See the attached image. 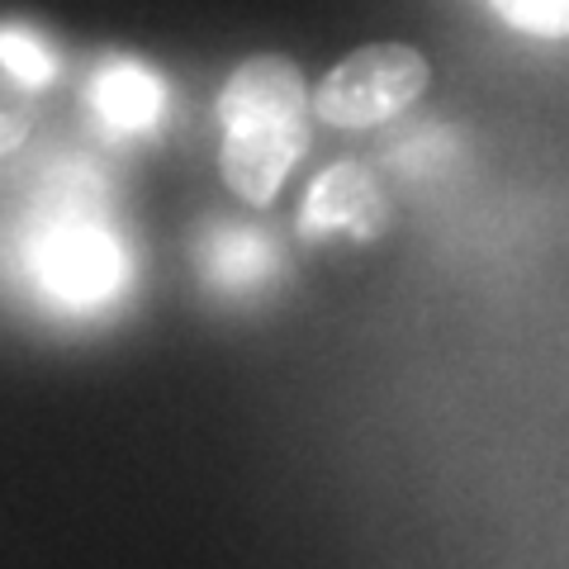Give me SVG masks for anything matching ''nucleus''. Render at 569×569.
I'll list each match as a JSON object with an SVG mask.
<instances>
[{
	"label": "nucleus",
	"mask_w": 569,
	"mask_h": 569,
	"mask_svg": "<svg viewBox=\"0 0 569 569\" xmlns=\"http://www.w3.org/2000/svg\"><path fill=\"white\" fill-rule=\"evenodd\" d=\"M385 219L380 186L361 162H337L309 186L299 233L305 238H376Z\"/></svg>",
	"instance_id": "nucleus-6"
},
{
	"label": "nucleus",
	"mask_w": 569,
	"mask_h": 569,
	"mask_svg": "<svg viewBox=\"0 0 569 569\" xmlns=\"http://www.w3.org/2000/svg\"><path fill=\"white\" fill-rule=\"evenodd\" d=\"M489 10L508 29L531 39H565L569 33V0H489Z\"/></svg>",
	"instance_id": "nucleus-9"
},
{
	"label": "nucleus",
	"mask_w": 569,
	"mask_h": 569,
	"mask_svg": "<svg viewBox=\"0 0 569 569\" xmlns=\"http://www.w3.org/2000/svg\"><path fill=\"white\" fill-rule=\"evenodd\" d=\"M456 157H460V138L441 119L408 123V129H399L385 142V162L395 167L403 181H432V176H447Z\"/></svg>",
	"instance_id": "nucleus-8"
},
{
	"label": "nucleus",
	"mask_w": 569,
	"mask_h": 569,
	"mask_svg": "<svg viewBox=\"0 0 569 569\" xmlns=\"http://www.w3.org/2000/svg\"><path fill=\"white\" fill-rule=\"evenodd\" d=\"M67 71L62 48L29 20H0V81L20 96L52 91Z\"/></svg>",
	"instance_id": "nucleus-7"
},
{
	"label": "nucleus",
	"mask_w": 569,
	"mask_h": 569,
	"mask_svg": "<svg viewBox=\"0 0 569 569\" xmlns=\"http://www.w3.org/2000/svg\"><path fill=\"white\" fill-rule=\"evenodd\" d=\"M194 271H200L204 290L223 305H252L261 299L284 271L280 242L261 228L213 219L194 238Z\"/></svg>",
	"instance_id": "nucleus-5"
},
{
	"label": "nucleus",
	"mask_w": 569,
	"mask_h": 569,
	"mask_svg": "<svg viewBox=\"0 0 569 569\" xmlns=\"http://www.w3.org/2000/svg\"><path fill=\"white\" fill-rule=\"evenodd\" d=\"M81 100L96 133L104 142H119V148L162 138L176 114L171 81L152 62L133 58V52H100L91 71H86Z\"/></svg>",
	"instance_id": "nucleus-4"
},
{
	"label": "nucleus",
	"mask_w": 569,
	"mask_h": 569,
	"mask_svg": "<svg viewBox=\"0 0 569 569\" xmlns=\"http://www.w3.org/2000/svg\"><path fill=\"white\" fill-rule=\"evenodd\" d=\"M142 252L114 171L86 142L52 138L0 190V309L52 332H100L138 305Z\"/></svg>",
	"instance_id": "nucleus-1"
},
{
	"label": "nucleus",
	"mask_w": 569,
	"mask_h": 569,
	"mask_svg": "<svg viewBox=\"0 0 569 569\" xmlns=\"http://www.w3.org/2000/svg\"><path fill=\"white\" fill-rule=\"evenodd\" d=\"M29 138H33V114L20 100L0 96V171L14 167L29 152Z\"/></svg>",
	"instance_id": "nucleus-10"
},
{
	"label": "nucleus",
	"mask_w": 569,
	"mask_h": 569,
	"mask_svg": "<svg viewBox=\"0 0 569 569\" xmlns=\"http://www.w3.org/2000/svg\"><path fill=\"white\" fill-rule=\"evenodd\" d=\"M427 62L413 48L380 43L347 58L318 91V119L332 129H370L403 114L422 96Z\"/></svg>",
	"instance_id": "nucleus-3"
},
{
	"label": "nucleus",
	"mask_w": 569,
	"mask_h": 569,
	"mask_svg": "<svg viewBox=\"0 0 569 569\" xmlns=\"http://www.w3.org/2000/svg\"><path fill=\"white\" fill-rule=\"evenodd\" d=\"M309 96L284 58H252L219 96L223 176L242 200L271 204L290 167L309 148Z\"/></svg>",
	"instance_id": "nucleus-2"
}]
</instances>
